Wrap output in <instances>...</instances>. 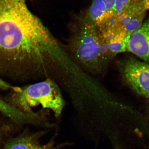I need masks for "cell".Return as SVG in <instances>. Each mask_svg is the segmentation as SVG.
<instances>
[{
  "instance_id": "cell-1",
  "label": "cell",
  "mask_w": 149,
  "mask_h": 149,
  "mask_svg": "<svg viewBox=\"0 0 149 149\" xmlns=\"http://www.w3.org/2000/svg\"><path fill=\"white\" fill-rule=\"evenodd\" d=\"M58 48L24 0H0V75L27 80L43 70Z\"/></svg>"
},
{
  "instance_id": "cell-2",
  "label": "cell",
  "mask_w": 149,
  "mask_h": 149,
  "mask_svg": "<svg viewBox=\"0 0 149 149\" xmlns=\"http://www.w3.org/2000/svg\"><path fill=\"white\" fill-rule=\"evenodd\" d=\"M70 49L77 62L92 72L102 71L111 58L100 33L95 26L81 19L70 42Z\"/></svg>"
},
{
  "instance_id": "cell-3",
  "label": "cell",
  "mask_w": 149,
  "mask_h": 149,
  "mask_svg": "<svg viewBox=\"0 0 149 149\" xmlns=\"http://www.w3.org/2000/svg\"><path fill=\"white\" fill-rule=\"evenodd\" d=\"M13 90L17 91V104L25 112L33 114L31 107L40 105L44 108L52 110L56 116L61 114L64 100L58 86L49 78L23 89L14 88Z\"/></svg>"
},
{
  "instance_id": "cell-4",
  "label": "cell",
  "mask_w": 149,
  "mask_h": 149,
  "mask_svg": "<svg viewBox=\"0 0 149 149\" xmlns=\"http://www.w3.org/2000/svg\"><path fill=\"white\" fill-rule=\"evenodd\" d=\"M123 80L139 95L149 99V63L129 56L119 63Z\"/></svg>"
},
{
  "instance_id": "cell-5",
  "label": "cell",
  "mask_w": 149,
  "mask_h": 149,
  "mask_svg": "<svg viewBox=\"0 0 149 149\" xmlns=\"http://www.w3.org/2000/svg\"><path fill=\"white\" fill-rule=\"evenodd\" d=\"M127 52L149 63V17L138 30L129 36Z\"/></svg>"
},
{
  "instance_id": "cell-6",
  "label": "cell",
  "mask_w": 149,
  "mask_h": 149,
  "mask_svg": "<svg viewBox=\"0 0 149 149\" xmlns=\"http://www.w3.org/2000/svg\"><path fill=\"white\" fill-rule=\"evenodd\" d=\"M50 144L42 146L30 136H22L10 141L4 149H51Z\"/></svg>"
},
{
  "instance_id": "cell-7",
  "label": "cell",
  "mask_w": 149,
  "mask_h": 149,
  "mask_svg": "<svg viewBox=\"0 0 149 149\" xmlns=\"http://www.w3.org/2000/svg\"><path fill=\"white\" fill-rule=\"evenodd\" d=\"M0 111L11 119L17 122H24L27 114L16 107L10 104L0 98Z\"/></svg>"
},
{
  "instance_id": "cell-8",
  "label": "cell",
  "mask_w": 149,
  "mask_h": 149,
  "mask_svg": "<svg viewBox=\"0 0 149 149\" xmlns=\"http://www.w3.org/2000/svg\"><path fill=\"white\" fill-rule=\"evenodd\" d=\"M11 87L12 86H10L8 83L0 78V89L6 90V89H10L11 88Z\"/></svg>"
},
{
  "instance_id": "cell-9",
  "label": "cell",
  "mask_w": 149,
  "mask_h": 149,
  "mask_svg": "<svg viewBox=\"0 0 149 149\" xmlns=\"http://www.w3.org/2000/svg\"><path fill=\"white\" fill-rule=\"evenodd\" d=\"M143 6L145 11L149 10V0H143Z\"/></svg>"
}]
</instances>
